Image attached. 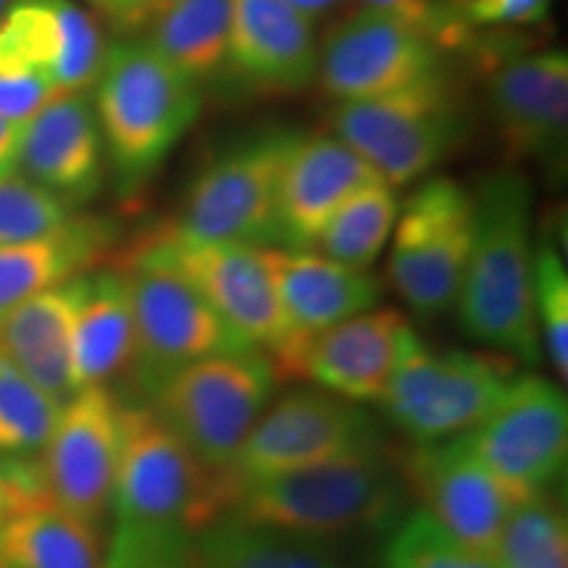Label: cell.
Here are the masks:
<instances>
[{"mask_svg": "<svg viewBox=\"0 0 568 568\" xmlns=\"http://www.w3.org/2000/svg\"><path fill=\"white\" fill-rule=\"evenodd\" d=\"M84 295V274L30 297L0 318V347L34 385L67 403L71 385V337Z\"/></svg>", "mask_w": 568, "mask_h": 568, "instance_id": "obj_24", "label": "cell"}, {"mask_svg": "<svg viewBox=\"0 0 568 568\" xmlns=\"http://www.w3.org/2000/svg\"><path fill=\"white\" fill-rule=\"evenodd\" d=\"M230 477L213 471L148 403H124L111 510L122 527L197 537L230 508Z\"/></svg>", "mask_w": 568, "mask_h": 568, "instance_id": "obj_4", "label": "cell"}, {"mask_svg": "<svg viewBox=\"0 0 568 568\" xmlns=\"http://www.w3.org/2000/svg\"><path fill=\"white\" fill-rule=\"evenodd\" d=\"M19 145L21 124L0 119V180L19 174Z\"/></svg>", "mask_w": 568, "mask_h": 568, "instance_id": "obj_42", "label": "cell"}, {"mask_svg": "<svg viewBox=\"0 0 568 568\" xmlns=\"http://www.w3.org/2000/svg\"><path fill=\"white\" fill-rule=\"evenodd\" d=\"M497 568H568V518L552 493L531 495L503 527L495 548Z\"/></svg>", "mask_w": 568, "mask_h": 568, "instance_id": "obj_31", "label": "cell"}, {"mask_svg": "<svg viewBox=\"0 0 568 568\" xmlns=\"http://www.w3.org/2000/svg\"><path fill=\"white\" fill-rule=\"evenodd\" d=\"M531 297L539 329V345L548 353L552 374L560 382L568 376V272L556 243H535L531 258Z\"/></svg>", "mask_w": 568, "mask_h": 568, "instance_id": "obj_34", "label": "cell"}, {"mask_svg": "<svg viewBox=\"0 0 568 568\" xmlns=\"http://www.w3.org/2000/svg\"><path fill=\"white\" fill-rule=\"evenodd\" d=\"M122 30L148 24L163 11V0H90Z\"/></svg>", "mask_w": 568, "mask_h": 568, "instance_id": "obj_41", "label": "cell"}, {"mask_svg": "<svg viewBox=\"0 0 568 568\" xmlns=\"http://www.w3.org/2000/svg\"><path fill=\"white\" fill-rule=\"evenodd\" d=\"M290 6H293L295 11H301L303 17H308L311 21H314L318 13H324V11H329L332 6H337L339 0H287Z\"/></svg>", "mask_w": 568, "mask_h": 568, "instance_id": "obj_43", "label": "cell"}, {"mask_svg": "<svg viewBox=\"0 0 568 568\" xmlns=\"http://www.w3.org/2000/svg\"><path fill=\"white\" fill-rule=\"evenodd\" d=\"M261 253L290 326V339L284 345L318 335L345 318L376 308L382 301V282L366 268L337 264L314 251L261 247Z\"/></svg>", "mask_w": 568, "mask_h": 568, "instance_id": "obj_23", "label": "cell"}, {"mask_svg": "<svg viewBox=\"0 0 568 568\" xmlns=\"http://www.w3.org/2000/svg\"><path fill=\"white\" fill-rule=\"evenodd\" d=\"M0 568H103V552L92 524L40 495L0 524Z\"/></svg>", "mask_w": 568, "mask_h": 568, "instance_id": "obj_27", "label": "cell"}, {"mask_svg": "<svg viewBox=\"0 0 568 568\" xmlns=\"http://www.w3.org/2000/svg\"><path fill=\"white\" fill-rule=\"evenodd\" d=\"M474 240L458 293L466 337L535 366L542 355L531 297V190L516 172H497L474 190Z\"/></svg>", "mask_w": 568, "mask_h": 568, "instance_id": "obj_1", "label": "cell"}, {"mask_svg": "<svg viewBox=\"0 0 568 568\" xmlns=\"http://www.w3.org/2000/svg\"><path fill=\"white\" fill-rule=\"evenodd\" d=\"M124 255L172 268L193 284L245 343L266 355H274L290 339V326L261 247L195 243L163 224L138 240Z\"/></svg>", "mask_w": 568, "mask_h": 568, "instance_id": "obj_11", "label": "cell"}, {"mask_svg": "<svg viewBox=\"0 0 568 568\" xmlns=\"http://www.w3.org/2000/svg\"><path fill=\"white\" fill-rule=\"evenodd\" d=\"M314 21L287 0H232L226 82L255 92H297L316 80Z\"/></svg>", "mask_w": 568, "mask_h": 568, "instance_id": "obj_22", "label": "cell"}, {"mask_svg": "<svg viewBox=\"0 0 568 568\" xmlns=\"http://www.w3.org/2000/svg\"><path fill=\"white\" fill-rule=\"evenodd\" d=\"M379 443V426L361 403L324 389H295L268 403L226 477L232 489L243 481L329 464Z\"/></svg>", "mask_w": 568, "mask_h": 568, "instance_id": "obj_12", "label": "cell"}, {"mask_svg": "<svg viewBox=\"0 0 568 568\" xmlns=\"http://www.w3.org/2000/svg\"><path fill=\"white\" fill-rule=\"evenodd\" d=\"M105 148L90 92H63L21 124L19 174L69 209L92 201L105 176Z\"/></svg>", "mask_w": 568, "mask_h": 568, "instance_id": "obj_21", "label": "cell"}, {"mask_svg": "<svg viewBox=\"0 0 568 568\" xmlns=\"http://www.w3.org/2000/svg\"><path fill=\"white\" fill-rule=\"evenodd\" d=\"M92 103L113 176L134 193L201 116L203 95L145 40H124L105 51Z\"/></svg>", "mask_w": 568, "mask_h": 568, "instance_id": "obj_3", "label": "cell"}, {"mask_svg": "<svg viewBox=\"0 0 568 568\" xmlns=\"http://www.w3.org/2000/svg\"><path fill=\"white\" fill-rule=\"evenodd\" d=\"M382 560L385 568H497L493 556L468 548L418 508L397 518Z\"/></svg>", "mask_w": 568, "mask_h": 568, "instance_id": "obj_33", "label": "cell"}, {"mask_svg": "<svg viewBox=\"0 0 568 568\" xmlns=\"http://www.w3.org/2000/svg\"><path fill=\"white\" fill-rule=\"evenodd\" d=\"M169 3H174V0H163V9H166V6H169Z\"/></svg>", "mask_w": 568, "mask_h": 568, "instance_id": "obj_45", "label": "cell"}, {"mask_svg": "<svg viewBox=\"0 0 568 568\" xmlns=\"http://www.w3.org/2000/svg\"><path fill=\"white\" fill-rule=\"evenodd\" d=\"M397 211H400L397 193L387 182L364 187L339 205L324 226L316 247H322V255L337 264L368 268L385 251Z\"/></svg>", "mask_w": 568, "mask_h": 568, "instance_id": "obj_30", "label": "cell"}, {"mask_svg": "<svg viewBox=\"0 0 568 568\" xmlns=\"http://www.w3.org/2000/svg\"><path fill=\"white\" fill-rule=\"evenodd\" d=\"M329 124L337 140L397 190L456 151L466 134V111L450 77L437 71L385 95L337 103Z\"/></svg>", "mask_w": 568, "mask_h": 568, "instance_id": "obj_5", "label": "cell"}, {"mask_svg": "<svg viewBox=\"0 0 568 568\" xmlns=\"http://www.w3.org/2000/svg\"><path fill=\"white\" fill-rule=\"evenodd\" d=\"M406 500L397 450L379 443L329 464L234 485L224 516L332 542L393 527Z\"/></svg>", "mask_w": 568, "mask_h": 568, "instance_id": "obj_2", "label": "cell"}, {"mask_svg": "<svg viewBox=\"0 0 568 568\" xmlns=\"http://www.w3.org/2000/svg\"><path fill=\"white\" fill-rule=\"evenodd\" d=\"M495 130L510 159L560 163L568 132V55H508L487 71Z\"/></svg>", "mask_w": 568, "mask_h": 568, "instance_id": "obj_18", "label": "cell"}, {"mask_svg": "<svg viewBox=\"0 0 568 568\" xmlns=\"http://www.w3.org/2000/svg\"><path fill=\"white\" fill-rule=\"evenodd\" d=\"M232 0H174L151 21L148 45L197 88L226 82Z\"/></svg>", "mask_w": 568, "mask_h": 568, "instance_id": "obj_28", "label": "cell"}, {"mask_svg": "<svg viewBox=\"0 0 568 568\" xmlns=\"http://www.w3.org/2000/svg\"><path fill=\"white\" fill-rule=\"evenodd\" d=\"M518 374V361L503 353H435L416 337L379 406L410 443H437L485 422Z\"/></svg>", "mask_w": 568, "mask_h": 568, "instance_id": "obj_7", "label": "cell"}, {"mask_svg": "<svg viewBox=\"0 0 568 568\" xmlns=\"http://www.w3.org/2000/svg\"><path fill=\"white\" fill-rule=\"evenodd\" d=\"M418 335L393 308H372L268 355L276 379H305L351 403H379Z\"/></svg>", "mask_w": 568, "mask_h": 568, "instance_id": "obj_15", "label": "cell"}, {"mask_svg": "<svg viewBox=\"0 0 568 568\" xmlns=\"http://www.w3.org/2000/svg\"><path fill=\"white\" fill-rule=\"evenodd\" d=\"M103 568H197L195 537L180 529L116 524Z\"/></svg>", "mask_w": 568, "mask_h": 568, "instance_id": "obj_36", "label": "cell"}, {"mask_svg": "<svg viewBox=\"0 0 568 568\" xmlns=\"http://www.w3.org/2000/svg\"><path fill=\"white\" fill-rule=\"evenodd\" d=\"M197 568H345L329 542L222 516L195 537Z\"/></svg>", "mask_w": 568, "mask_h": 568, "instance_id": "obj_29", "label": "cell"}, {"mask_svg": "<svg viewBox=\"0 0 568 568\" xmlns=\"http://www.w3.org/2000/svg\"><path fill=\"white\" fill-rule=\"evenodd\" d=\"M468 27L535 24L548 17L552 0H450Z\"/></svg>", "mask_w": 568, "mask_h": 568, "instance_id": "obj_39", "label": "cell"}, {"mask_svg": "<svg viewBox=\"0 0 568 568\" xmlns=\"http://www.w3.org/2000/svg\"><path fill=\"white\" fill-rule=\"evenodd\" d=\"M379 182V172L343 140L297 134L276 187V245L314 251L339 205Z\"/></svg>", "mask_w": 568, "mask_h": 568, "instance_id": "obj_20", "label": "cell"}, {"mask_svg": "<svg viewBox=\"0 0 568 568\" xmlns=\"http://www.w3.org/2000/svg\"><path fill=\"white\" fill-rule=\"evenodd\" d=\"M460 439L481 466L516 493H552L568 460L564 389L535 372H521L493 414Z\"/></svg>", "mask_w": 568, "mask_h": 568, "instance_id": "obj_13", "label": "cell"}, {"mask_svg": "<svg viewBox=\"0 0 568 568\" xmlns=\"http://www.w3.org/2000/svg\"><path fill=\"white\" fill-rule=\"evenodd\" d=\"M105 51L98 21L74 0H11L0 19V69L45 74L61 92H88Z\"/></svg>", "mask_w": 568, "mask_h": 568, "instance_id": "obj_19", "label": "cell"}, {"mask_svg": "<svg viewBox=\"0 0 568 568\" xmlns=\"http://www.w3.org/2000/svg\"><path fill=\"white\" fill-rule=\"evenodd\" d=\"M63 403L34 385L0 347V458H34L53 435Z\"/></svg>", "mask_w": 568, "mask_h": 568, "instance_id": "obj_32", "label": "cell"}, {"mask_svg": "<svg viewBox=\"0 0 568 568\" xmlns=\"http://www.w3.org/2000/svg\"><path fill=\"white\" fill-rule=\"evenodd\" d=\"M364 9L382 13V17L400 21L408 30H414L435 42L439 51H456L468 42V30L464 19L456 11L447 9L435 0H361Z\"/></svg>", "mask_w": 568, "mask_h": 568, "instance_id": "obj_37", "label": "cell"}, {"mask_svg": "<svg viewBox=\"0 0 568 568\" xmlns=\"http://www.w3.org/2000/svg\"><path fill=\"white\" fill-rule=\"evenodd\" d=\"M397 460L408 497L422 506L418 510L468 548L495 558L503 527L527 497L481 466L460 435L414 443L397 450Z\"/></svg>", "mask_w": 568, "mask_h": 568, "instance_id": "obj_14", "label": "cell"}, {"mask_svg": "<svg viewBox=\"0 0 568 568\" xmlns=\"http://www.w3.org/2000/svg\"><path fill=\"white\" fill-rule=\"evenodd\" d=\"M134 322V387L151 400L182 368L211 355L251 351L213 305L169 266L124 255L119 268ZM258 351V347H255Z\"/></svg>", "mask_w": 568, "mask_h": 568, "instance_id": "obj_8", "label": "cell"}, {"mask_svg": "<svg viewBox=\"0 0 568 568\" xmlns=\"http://www.w3.org/2000/svg\"><path fill=\"white\" fill-rule=\"evenodd\" d=\"M443 71V51L400 21L358 11L335 24L318 51L316 77L337 103L408 88Z\"/></svg>", "mask_w": 568, "mask_h": 568, "instance_id": "obj_17", "label": "cell"}, {"mask_svg": "<svg viewBox=\"0 0 568 568\" xmlns=\"http://www.w3.org/2000/svg\"><path fill=\"white\" fill-rule=\"evenodd\" d=\"M122 408L124 400L111 387L77 389L63 403L53 435L38 458L45 495L92 527L111 510Z\"/></svg>", "mask_w": 568, "mask_h": 568, "instance_id": "obj_16", "label": "cell"}, {"mask_svg": "<svg viewBox=\"0 0 568 568\" xmlns=\"http://www.w3.org/2000/svg\"><path fill=\"white\" fill-rule=\"evenodd\" d=\"M45 495L34 458H0V524L13 510Z\"/></svg>", "mask_w": 568, "mask_h": 568, "instance_id": "obj_40", "label": "cell"}, {"mask_svg": "<svg viewBox=\"0 0 568 568\" xmlns=\"http://www.w3.org/2000/svg\"><path fill=\"white\" fill-rule=\"evenodd\" d=\"M295 132H261L197 176L169 230L195 243L276 245V187Z\"/></svg>", "mask_w": 568, "mask_h": 568, "instance_id": "obj_10", "label": "cell"}, {"mask_svg": "<svg viewBox=\"0 0 568 568\" xmlns=\"http://www.w3.org/2000/svg\"><path fill=\"white\" fill-rule=\"evenodd\" d=\"M116 240V226L71 216L59 230L24 243L0 245V318L30 297L88 274Z\"/></svg>", "mask_w": 568, "mask_h": 568, "instance_id": "obj_25", "label": "cell"}, {"mask_svg": "<svg viewBox=\"0 0 568 568\" xmlns=\"http://www.w3.org/2000/svg\"><path fill=\"white\" fill-rule=\"evenodd\" d=\"M134 322L119 268L84 274V295L71 337V385L109 387L134 372Z\"/></svg>", "mask_w": 568, "mask_h": 568, "instance_id": "obj_26", "label": "cell"}, {"mask_svg": "<svg viewBox=\"0 0 568 568\" xmlns=\"http://www.w3.org/2000/svg\"><path fill=\"white\" fill-rule=\"evenodd\" d=\"M59 95L63 92L45 74L0 69V119H6V122H30L42 105H48Z\"/></svg>", "mask_w": 568, "mask_h": 568, "instance_id": "obj_38", "label": "cell"}, {"mask_svg": "<svg viewBox=\"0 0 568 568\" xmlns=\"http://www.w3.org/2000/svg\"><path fill=\"white\" fill-rule=\"evenodd\" d=\"M276 382L272 358L251 347L211 355L182 368L148 406L197 460L226 474L245 437L272 403Z\"/></svg>", "mask_w": 568, "mask_h": 568, "instance_id": "obj_6", "label": "cell"}, {"mask_svg": "<svg viewBox=\"0 0 568 568\" xmlns=\"http://www.w3.org/2000/svg\"><path fill=\"white\" fill-rule=\"evenodd\" d=\"M9 3H11V0H0V19H3V13H6V9H9Z\"/></svg>", "mask_w": 568, "mask_h": 568, "instance_id": "obj_44", "label": "cell"}, {"mask_svg": "<svg viewBox=\"0 0 568 568\" xmlns=\"http://www.w3.org/2000/svg\"><path fill=\"white\" fill-rule=\"evenodd\" d=\"M71 216L74 209L27 176L13 174L0 180V245L42 237L67 224Z\"/></svg>", "mask_w": 568, "mask_h": 568, "instance_id": "obj_35", "label": "cell"}, {"mask_svg": "<svg viewBox=\"0 0 568 568\" xmlns=\"http://www.w3.org/2000/svg\"><path fill=\"white\" fill-rule=\"evenodd\" d=\"M389 282L422 318L458 303L474 240V195L447 176L426 180L397 211Z\"/></svg>", "mask_w": 568, "mask_h": 568, "instance_id": "obj_9", "label": "cell"}]
</instances>
